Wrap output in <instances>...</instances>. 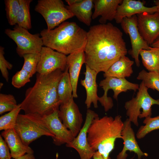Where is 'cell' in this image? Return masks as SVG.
Listing matches in <instances>:
<instances>
[{"instance_id":"2e32d148","label":"cell","mask_w":159,"mask_h":159,"mask_svg":"<svg viewBox=\"0 0 159 159\" xmlns=\"http://www.w3.org/2000/svg\"><path fill=\"white\" fill-rule=\"evenodd\" d=\"M145 2L140 0H122L117 9L115 20L117 23L120 24L122 19L142 13H153L158 12L155 6L148 7L145 6Z\"/></svg>"},{"instance_id":"7a4b0ae2","label":"cell","mask_w":159,"mask_h":159,"mask_svg":"<svg viewBox=\"0 0 159 159\" xmlns=\"http://www.w3.org/2000/svg\"><path fill=\"white\" fill-rule=\"evenodd\" d=\"M63 72L57 70L47 74L37 73L34 85L26 91L21 108L25 114L43 117L59 109L61 104L57 87Z\"/></svg>"},{"instance_id":"9c48e42d","label":"cell","mask_w":159,"mask_h":159,"mask_svg":"<svg viewBox=\"0 0 159 159\" xmlns=\"http://www.w3.org/2000/svg\"><path fill=\"white\" fill-rule=\"evenodd\" d=\"M99 85L104 91L103 96L99 97L98 101L104 108L105 112L111 109L113 106L112 99L107 97V92L110 89L114 92L113 98L117 99L118 95L121 92L128 90L136 92L138 90L139 85L133 83L127 80L125 78H119L113 77H106L101 80Z\"/></svg>"},{"instance_id":"ab89813d","label":"cell","mask_w":159,"mask_h":159,"mask_svg":"<svg viewBox=\"0 0 159 159\" xmlns=\"http://www.w3.org/2000/svg\"><path fill=\"white\" fill-rule=\"evenodd\" d=\"M154 4L157 8L158 12H159V0H156L154 1Z\"/></svg>"},{"instance_id":"5bb4252c","label":"cell","mask_w":159,"mask_h":159,"mask_svg":"<svg viewBox=\"0 0 159 159\" xmlns=\"http://www.w3.org/2000/svg\"><path fill=\"white\" fill-rule=\"evenodd\" d=\"M137 16L139 32L144 40L151 45L159 37V12H144Z\"/></svg>"},{"instance_id":"44dd1931","label":"cell","mask_w":159,"mask_h":159,"mask_svg":"<svg viewBox=\"0 0 159 159\" xmlns=\"http://www.w3.org/2000/svg\"><path fill=\"white\" fill-rule=\"evenodd\" d=\"M85 65V77L80 81L81 85L85 88L86 92L85 103L88 109L90 107L92 103L95 108H97L98 107L97 101L99 97L97 94V85L96 81L98 73Z\"/></svg>"},{"instance_id":"60d3db41","label":"cell","mask_w":159,"mask_h":159,"mask_svg":"<svg viewBox=\"0 0 159 159\" xmlns=\"http://www.w3.org/2000/svg\"><path fill=\"white\" fill-rule=\"evenodd\" d=\"M3 85V84L2 83H0V88H1H1L2 87Z\"/></svg>"},{"instance_id":"74e56055","label":"cell","mask_w":159,"mask_h":159,"mask_svg":"<svg viewBox=\"0 0 159 159\" xmlns=\"http://www.w3.org/2000/svg\"><path fill=\"white\" fill-rule=\"evenodd\" d=\"M80 0H65V1L68 4V6H70L79 2Z\"/></svg>"},{"instance_id":"6da1fadb","label":"cell","mask_w":159,"mask_h":159,"mask_svg":"<svg viewBox=\"0 0 159 159\" xmlns=\"http://www.w3.org/2000/svg\"><path fill=\"white\" fill-rule=\"evenodd\" d=\"M84 51L85 64L98 73L106 72L127 52L122 32L110 23L90 28Z\"/></svg>"},{"instance_id":"e575fe53","label":"cell","mask_w":159,"mask_h":159,"mask_svg":"<svg viewBox=\"0 0 159 159\" xmlns=\"http://www.w3.org/2000/svg\"><path fill=\"white\" fill-rule=\"evenodd\" d=\"M9 148L1 135H0V158L11 159L12 156L9 151Z\"/></svg>"},{"instance_id":"f1b7e54d","label":"cell","mask_w":159,"mask_h":159,"mask_svg":"<svg viewBox=\"0 0 159 159\" xmlns=\"http://www.w3.org/2000/svg\"><path fill=\"white\" fill-rule=\"evenodd\" d=\"M143 123L145 125L140 127L136 135L138 139L143 138L152 131L159 129V115L153 117H146Z\"/></svg>"},{"instance_id":"d590c367","label":"cell","mask_w":159,"mask_h":159,"mask_svg":"<svg viewBox=\"0 0 159 159\" xmlns=\"http://www.w3.org/2000/svg\"><path fill=\"white\" fill-rule=\"evenodd\" d=\"M17 159H35L33 154H26Z\"/></svg>"},{"instance_id":"7c38bea8","label":"cell","mask_w":159,"mask_h":159,"mask_svg":"<svg viewBox=\"0 0 159 159\" xmlns=\"http://www.w3.org/2000/svg\"><path fill=\"white\" fill-rule=\"evenodd\" d=\"M59 116L65 127L76 137L82 128L83 118L73 97L61 104L59 109Z\"/></svg>"},{"instance_id":"cb8c5ba5","label":"cell","mask_w":159,"mask_h":159,"mask_svg":"<svg viewBox=\"0 0 159 159\" xmlns=\"http://www.w3.org/2000/svg\"><path fill=\"white\" fill-rule=\"evenodd\" d=\"M139 55L143 65L149 72L159 73V48L152 47L149 50L142 49Z\"/></svg>"},{"instance_id":"5b68a950","label":"cell","mask_w":159,"mask_h":159,"mask_svg":"<svg viewBox=\"0 0 159 159\" xmlns=\"http://www.w3.org/2000/svg\"><path fill=\"white\" fill-rule=\"evenodd\" d=\"M14 128L27 146L42 136L54 137L43 117L36 114H19Z\"/></svg>"},{"instance_id":"9a60e30c","label":"cell","mask_w":159,"mask_h":159,"mask_svg":"<svg viewBox=\"0 0 159 159\" xmlns=\"http://www.w3.org/2000/svg\"><path fill=\"white\" fill-rule=\"evenodd\" d=\"M59 110L43 117L48 127L54 135L53 142L57 146L69 143L75 138L71 132L63 124L59 116Z\"/></svg>"},{"instance_id":"d4e9b609","label":"cell","mask_w":159,"mask_h":159,"mask_svg":"<svg viewBox=\"0 0 159 159\" xmlns=\"http://www.w3.org/2000/svg\"><path fill=\"white\" fill-rule=\"evenodd\" d=\"M57 91L61 104L65 102L72 98L73 97L72 87L67 66L63 72V74L59 82Z\"/></svg>"},{"instance_id":"52a82bcc","label":"cell","mask_w":159,"mask_h":159,"mask_svg":"<svg viewBox=\"0 0 159 159\" xmlns=\"http://www.w3.org/2000/svg\"><path fill=\"white\" fill-rule=\"evenodd\" d=\"M34 10L43 17L48 30L74 16L61 0H39Z\"/></svg>"},{"instance_id":"4fadbf2b","label":"cell","mask_w":159,"mask_h":159,"mask_svg":"<svg viewBox=\"0 0 159 159\" xmlns=\"http://www.w3.org/2000/svg\"><path fill=\"white\" fill-rule=\"evenodd\" d=\"M98 116L94 111L88 109L85 123L79 133L72 141L66 144L67 147L75 149L79 153L81 159H91L95 152L88 142L87 131L93 120Z\"/></svg>"},{"instance_id":"4dcf8cb0","label":"cell","mask_w":159,"mask_h":159,"mask_svg":"<svg viewBox=\"0 0 159 159\" xmlns=\"http://www.w3.org/2000/svg\"><path fill=\"white\" fill-rule=\"evenodd\" d=\"M40 53L24 55V63L22 68L28 72L32 77L37 72V68L40 58Z\"/></svg>"},{"instance_id":"277c9868","label":"cell","mask_w":159,"mask_h":159,"mask_svg":"<svg viewBox=\"0 0 159 159\" xmlns=\"http://www.w3.org/2000/svg\"><path fill=\"white\" fill-rule=\"evenodd\" d=\"M124 123L120 115L114 118L97 116L92 121L87 131L89 144L95 152L98 151L105 159H107L113 150L117 138L122 139V132Z\"/></svg>"},{"instance_id":"4316f807","label":"cell","mask_w":159,"mask_h":159,"mask_svg":"<svg viewBox=\"0 0 159 159\" xmlns=\"http://www.w3.org/2000/svg\"><path fill=\"white\" fill-rule=\"evenodd\" d=\"M142 80L148 89L156 90L159 92V73L154 72H147L144 69L139 73L137 77Z\"/></svg>"},{"instance_id":"d6a6232c","label":"cell","mask_w":159,"mask_h":159,"mask_svg":"<svg viewBox=\"0 0 159 159\" xmlns=\"http://www.w3.org/2000/svg\"><path fill=\"white\" fill-rule=\"evenodd\" d=\"M32 77L29 74L22 68L17 72L13 76L11 84L15 87L19 89L30 82V78Z\"/></svg>"},{"instance_id":"ffe728a7","label":"cell","mask_w":159,"mask_h":159,"mask_svg":"<svg viewBox=\"0 0 159 159\" xmlns=\"http://www.w3.org/2000/svg\"><path fill=\"white\" fill-rule=\"evenodd\" d=\"M1 135L6 143L13 158L17 159L26 153H34L31 148L23 143L14 128L4 130Z\"/></svg>"},{"instance_id":"ac0fdd59","label":"cell","mask_w":159,"mask_h":159,"mask_svg":"<svg viewBox=\"0 0 159 159\" xmlns=\"http://www.w3.org/2000/svg\"><path fill=\"white\" fill-rule=\"evenodd\" d=\"M122 0H93L94 11L92 19L101 16L99 20L100 24H105L107 21L115 19L117 9Z\"/></svg>"},{"instance_id":"ba28073f","label":"cell","mask_w":159,"mask_h":159,"mask_svg":"<svg viewBox=\"0 0 159 159\" xmlns=\"http://www.w3.org/2000/svg\"><path fill=\"white\" fill-rule=\"evenodd\" d=\"M5 33L16 44V52L21 57L27 54L40 53L44 46L40 34H32L17 24L13 29H6Z\"/></svg>"},{"instance_id":"e0dca14e","label":"cell","mask_w":159,"mask_h":159,"mask_svg":"<svg viewBox=\"0 0 159 159\" xmlns=\"http://www.w3.org/2000/svg\"><path fill=\"white\" fill-rule=\"evenodd\" d=\"M131 122L128 118L123 122L124 127L121 135L124 141V146L122 151L117 155V159H126L127 156L126 152L127 151L136 153L138 159H140L143 156H147L148 155L140 149L136 140L135 133L131 127Z\"/></svg>"},{"instance_id":"f35d334b","label":"cell","mask_w":159,"mask_h":159,"mask_svg":"<svg viewBox=\"0 0 159 159\" xmlns=\"http://www.w3.org/2000/svg\"><path fill=\"white\" fill-rule=\"evenodd\" d=\"M151 47L155 48H159V37L155 41V42L151 45Z\"/></svg>"},{"instance_id":"603a6c76","label":"cell","mask_w":159,"mask_h":159,"mask_svg":"<svg viewBox=\"0 0 159 159\" xmlns=\"http://www.w3.org/2000/svg\"><path fill=\"white\" fill-rule=\"evenodd\" d=\"M66 7L80 22L87 26L90 25L94 7L93 0H80L77 3Z\"/></svg>"},{"instance_id":"1f68e13d","label":"cell","mask_w":159,"mask_h":159,"mask_svg":"<svg viewBox=\"0 0 159 159\" xmlns=\"http://www.w3.org/2000/svg\"><path fill=\"white\" fill-rule=\"evenodd\" d=\"M14 96L11 94H0V114L10 112L18 106Z\"/></svg>"},{"instance_id":"83f0119b","label":"cell","mask_w":159,"mask_h":159,"mask_svg":"<svg viewBox=\"0 0 159 159\" xmlns=\"http://www.w3.org/2000/svg\"><path fill=\"white\" fill-rule=\"evenodd\" d=\"M21 110L20 104L15 108L0 117V130L14 128L19 113Z\"/></svg>"},{"instance_id":"30bf717a","label":"cell","mask_w":159,"mask_h":159,"mask_svg":"<svg viewBox=\"0 0 159 159\" xmlns=\"http://www.w3.org/2000/svg\"><path fill=\"white\" fill-rule=\"evenodd\" d=\"M124 32L130 37L131 49L128 53L134 59L136 65L140 66L139 57L142 49L149 50L152 47L144 40L138 30L137 15L124 18L120 23Z\"/></svg>"},{"instance_id":"484cf974","label":"cell","mask_w":159,"mask_h":159,"mask_svg":"<svg viewBox=\"0 0 159 159\" xmlns=\"http://www.w3.org/2000/svg\"><path fill=\"white\" fill-rule=\"evenodd\" d=\"M19 9L16 24L28 30L32 28L30 5L32 0H19Z\"/></svg>"},{"instance_id":"7402d4cb","label":"cell","mask_w":159,"mask_h":159,"mask_svg":"<svg viewBox=\"0 0 159 159\" xmlns=\"http://www.w3.org/2000/svg\"><path fill=\"white\" fill-rule=\"evenodd\" d=\"M134 63L126 55L122 57L114 63L104 73V77H113L119 78L129 77L133 73L132 66Z\"/></svg>"},{"instance_id":"836d02e7","label":"cell","mask_w":159,"mask_h":159,"mask_svg":"<svg viewBox=\"0 0 159 159\" xmlns=\"http://www.w3.org/2000/svg\"><path fill=\"white\" fill-rule=\"evenodd\" d=\"M4 48L0 47V69L3 77L6 82H9V73L8 69L10 70L13 67V65L8 62L4 56Z\"/></svg>"},{"instance_id":"d6986e66","label":"cell","mask_w":159,"mask_h":159,"mask_svg":"<svg viewBox=\"0 0 159 159\" xmlns=\"http://www.w3.org/2000/svg\"><path fill=\"white\" fill-rule=\"evenodd\" d=\"M85 63L84 50L76 52L67 56V64L72 88L74 98L78 97L77 89L78 80L82 65Z\"/></svg>"},{"instance_id":"8fae6325","label":"cell","mask_w":159,"mask_h":159,"mask_svg":"<svg viewBox=\"0 0 159 159\" xmlns=\"http://www.w3.org/2000/svg\"><path fill=\"white\" fill-rule=\"evenodd\" d=\"M39 53L37 73L47 74L57 69L64 72L67 68L66 55L45 46L42 47Z\"/></svg>"},{"instance_id":"8d00e7d4","label":"cell","mask_w":159,"mask_h":159,"mask_svg":"<svg viewBox=\"0 0 159 159\" xmlns=\"http://www.w3.org/2000/svg\"><path fill=\"white\" fill-rule=\"evenodd\" d=\"M93 159H105L102 156L98 151H96L94 154L93 157ZM107 159H111L109 157Z\"/></svg>"},{"instance_id":"f546056e","label":"cell","mask_w":159,"mask_h":159,"mask_svg":"<svg viewBox=\"0 0 159 159\" xmlns=\"http://www.w3.org/2000/svg\"><path fill=\"white\" fill-rule=\"evenodd\" d=\"M6 16L8 23L11 26L16 24V19L19 9V0L4 1Z\"/></svg>"},{"instance_id":"3957f363","label":"cell","mask_w":159,"mask_h":159,"mask_svg":"<svg viewBox=\"0 0 159 159\" xmlns=\"http://www.w3.org/2000/svg\"><path fill=\"white\" fill-rule=\"evenodd\" d=\"M40 34L44 46L65 55L84 50L87 32L74 22L64 21L54 29H43Z\"/></svg>"},{"instance_id":"8992f818","label":"cell","mask_w":159,"mask_h":159,"mask_svg":"<svg viewBox=\"0 0 159 159\" xmlns=\"http://www.w3.org/2000/svg\"><path fill=\"white\" fill-rule=\"evenodd\" d=\"M148 89L142 81L139 85L136 96L125 103V107L128 118L137 126L138 117H151L152 106L154 105H159V100L153 98L149 94Z\"/></svg>"}]
</instances>
